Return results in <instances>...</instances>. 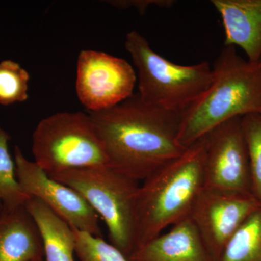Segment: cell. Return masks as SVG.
I'll list each match as a JSON object with an SVG mask.
<instances>
[{"label":"cell","mask_w":261,"mask_h":261,"mask_svg":"<svg viewBox=\"0 0 261 261\" xmlns=\"http://www.w3.org/2000/svg\"><path fill=\"white\" fill-rule=\"evenodd\" d=\"M212 72L208 88L181 114L178 141L187 148L224 122L261 115V59L247 61L225 46Z\"/></svg>","instance_id":"2"},{"label":"cell","mask_w":261,"mask_h":261,"mask_svg":"<svg viewBox=\"0 0 261 261\" xmlns=\"http://www.w3.org/2000/svg\"><path fill=\"white\" fill-rule=\"evenodd\" d=\"M25 207L42 237L44 261H75L73 228L37 198H29Z\"/></svg>","instance_id":"14"},{"label":"cell","mask_w":261,"mask_h":261,"mask_svg":"<svg viewBox=\"0 0 261 261\" xmlns=\"http://www.w3.org/2000/svg\"><path fill=\"white\" fill-rule=\"evenodd\" d=\"M222 19L225 46L241 48L247 61L261 59V0H212Z\"/></svg>","instance_id":"11"},{"label":"cell","mask_w":261,"mask_h":261,"mask_svg":"<svg viewBox=\"0 0 261 261\" xmlns=\"http://www.w3.org/2000/svg\"><path fill=\"white\" fill-rule=\"evenodd\" d=\"M37 261H44V259H42V260H37Z\"/></svg>","instance_id":"22"},{"label":"cell","mask_w":261,"mask_h":261,"mask_svg":"<svg viewBox=\"0 0 261 261\" xmlns=\"http://www.w3.org/2000/svg\"><path fill=\"white\" fill-rule=\"evenodd\" d=\"M130 261H214L191 220L187 218L137 247Z\"/></svg>","instance_id":"12"},{"label":"cell","mask_w":261,"mask_h":261,"mask_svg":"<svg viewBox=\"0 0 261 261\" xmlns=\"http://www.w3.org/2000/svg\"><path fill=\"white\" fill-rule=\"evenodd\" d=\"M74 232L75 253L80 261H130L111 243L86 231L73 228Z\"/></svg>","instance_id":"19"},{"label":"cell","mask_w":261,"mask_h":261,"mask_svg":"<svg viewBox=\"0 0 261 261\" xmlns=\"http://www.w3.org/2000/svg\"><path fill=\"white\" fill-rule=\"evenodd\" d=\"M241 119L242 117H238L224 122L204 136L205 188L252 194L250 163Z\"/></svg>","instance_id":"8"},{"label":"cell","mask_w":261,"mask_h":261,"mask_svg":"<svg viewBox=\"0 0 261 261\" xmlns=\"http://www.w3.org/2000/svg\"><path fill=\"white\" fill-rule=\"evenodd\" d=\"M125 46L137 69L139 92L144 102L182 114L207 90L212 82L207 62L181 65L156 53L145 37L132 31Z\"/></svg>","instance_id":"4"},{"label":"cell","mask_w":261,"mask_h":261,"mask_svg":"<svg viewBox=\"0 0 261 261\" xmlns=\"http://www.w3.org/2000/svg\"><path fill=\"white\" fill-rule=\"evenodd\" d=\"M88 113L108 166L135 181H144L188 148L178 141L181 114L147 104L137 94L107 110Z\"/></svg>","instance_id":"1"},{"label":"cell","mask_w":261,"mask_h":261,"mask_svg":"<svg viewBox=\"0 0 261 261\" xmlns=\"http://www.w3.org/2000/svg\"><path fill=\"white\" fill-rule=\"evenodd\" d=\"M219 261H261V207L228 241Z\"/></svg>","instance_id":"15"},{"label":"cell","mask_w":261,"mask_h":261,"mask_svg":"<svg viewBox=\"0 0 261 261\" xmlns=\"http://www.w3.org/2000/svg\"><path fill=\"white\" fill-rule=\"evenodd\" d=\"M261 206L252 194H239L204 187L189 219L214 261L240 226Z\"/></svg>","instance_id":"9"},{"label":"cell","mask_w":261,"mask_h":261,"mask_svg":"<svg viewBox=\"0 0 261 261\" xmlns=\"http://www.w3.org/2000/svg\"><path fill=\"white\" fill-rule=\"evenodd\" d=\"M3 202H2V201L0 200V213H1L2 210H3Z\"/></svg>","instance_id":"21"},{"label":"cell","mask_w":261,"mask_h":261,"mask_svg":"<svg viewBox=\"0 0 261 261\" xmlns=\"http://www.w3.org/2000/svg\"><path fill=\"white\" fill-rule=\"evenodd\" d=\"M42 237L25 205L4 207L0 213V261L44 259Z\"/></svg>","instance_id":"13"},{"label":"cell","mask_w":261,"mask_h":261,"mask_svg":"<svg viewBox=\"0 0 261 261\" xmlns=\"http://www.w3.org/2000/svg\"><path fill=\"white\" fill-rule=\"evenodd\" d=\"M29 73L13 61L0 63V104L9 106L28 99Z\"/></svg>","instance_id":"18"},{"label":"cell","mask_w":261,"mask_h":261,"mask_svg":"<svg viewBox=\"0 0 261 261\" xmlns=\"http://www.w3.org/2000/svg\"><path fill=\"white\" fill-rule=\"evenodd\" d=\"M10 135L0 126V200L4 207L25 205L31 198L19 185L14 160L8 147Z\"/></svg>","instance_id":"16"},{"label":"cell","mask_w":261,"mask_h":261,"mask_svg":"<svg viewBox=\"0 0 261 261\" xmlns=\"http://www.w3.org/2000/svg\"><path fill=\"white\" fill-rule=\"evenodd\" d=\"M15 173L22 190L42 201L70 227L101 237L99 216L75 190L50 177L18 146L14 149Z\"/></svg>","instance_id":"10"},{"label":"cell","mask_w":261,"mask_h":261,"mask_svg":"<svg viewBox=\"0 0 261 261\" xmlns=\"http://www.w3.org/2000/svg\"><path fill=\"white\" fill-rule=\"evenodd\" d=\"M32 152L34 162L48 175L108 166L104 146L89 113H58L42 119L33 133Z\"/></svg>","instance_id":"6"},{"label":"cell","mask_w":261,"mask_h":261,"mask_svg":"<svg viewBox=\"0 0 261 261\" xmlns=\"http://www.w3.org/2000/svg\"><path fill=\"white\" fill-rule=\"evenodd\" d=\"M204 161L202 137L179 158L142 181L137 194V248L189 218L204 188Z\"/></svg>","instance_id":"3"},{"label":"cell","mask_w":261,"mask_h":261,"mask_svg":"<svg viewBox=\"0 0 261 261\" xmlns=\"http://www.w3.org/2000/svg\"><path fill=\"white\" fill-rule=\"evenodd\" d=\"M242 128L250 163L252 195L261 206V115L242 117Z\"/></svg>","instance_id":"17"},{"label":"cell","mask_w":261,"mask_h":261,"mask_svg":"<svg viewBox=\"0 0 261 261\" xmlns=\"http://www.w3.org/2000/svg\"><path fill=\"white\" fill-rule=\"evenodd\" d=\"M73 189L107 226L110 243L128 257L137 247L138 181L108 166L49 175Z\"/></svg>","instance_id":"5"},{"label":"cell","mask_w":261,"mask_h":261,"mask_svg":"<svg viewBox=\"0 0 261 261\" xmlns=\"http://www.w3.org/2000/svg\"><path fill=\"white\" fill-rule=\"evenodd\" d=\"M136 83L137 73L126 60L92 49L81 51L75 91L88 112L104 111L128 99Z\"/></svg>","instance_id":"7"},{"label":"cell","mask_w":261,"mask_h":261,"mask_svg":"<svg viewBox=\"0 0 261 261\" xmlns=\"http://www.w3.org/2000/svg\"><path fill=\"white\" fill-rule=\"evenodd\" d=\"M110 5L119 9L134 8L141 14H143L151 6H159L160 8H169L176 3L173 0H116L108 2Z\"/></svg>","instance_id":"20"}]
</instances>
